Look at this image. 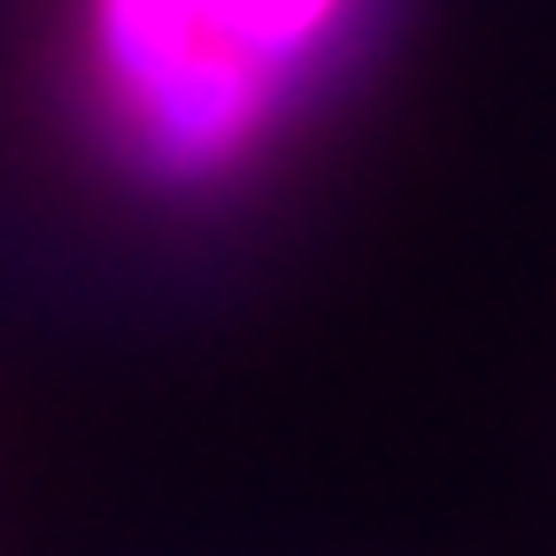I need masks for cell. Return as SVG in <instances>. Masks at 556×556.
Returning a JSON list of instances; mask_svg holds the SVG:
<instances>
[{"instance_id": "6da1fadb", "label": "cell", "mask_w": 556, "mask_h": 556, "mask_svg": "<svg viewBox=\"0 0 556 556\" xmlns=\"http://www.w3.org/2000/svg\"><path fill=\"white\" fill-rule=\"evenodd\" d=\"M379 16L387 0H93V131L148 193L225 186L371 62Z\"/></svg>"}]
</instances>
